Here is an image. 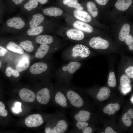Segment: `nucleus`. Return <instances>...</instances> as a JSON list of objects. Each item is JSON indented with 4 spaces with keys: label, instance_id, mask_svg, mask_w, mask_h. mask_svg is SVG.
Returning <instances> with one entry per match:
<instances>
[{
    "label": "nucleus",
    "instance_id": "f257e3e1",
    "mask_svg": "<svg viewBox=\"0 0 133 133\" xmlns=\"http://www.w3.org/2000/svg\"><path fill=\"white\" fill-rule=\"evenodd\" d=\"M70 123L64 111H56L48 121L45 129L46 133H64L67 132Z\"/></svg>",
    "mask_w": 133,
    "mask_h": 133
},
{
    "label": "nucleus",
    "instance_id": "f03ea898",
    "mask_svg": "<svg viewBox=\"0 0 133 133\" xmlns=\"http://www.w3.org/2000/svg\"><path fill=\"white\" fill-rule=\"evenodd\" d=\"M62 89L66 97L71 108L75 110L83 107L84 102L83 99L72 88L63 87Z\"/></svg>",
    "mask_w": 133,
    "mask_h": 133
},
{
    "label": "nucleus",
    "instance_id": "7ed1b4c3",
    "mask_svg": "<svg viewBox=\"0 0 133 133\" xmlns=\"http://www.w3.org/2000/svg\"><path fill=\"white\" fill-rule=\"evenodd\" d=\"M52 102L54 105L60 108L63 111L71 108L66 97L61 88H54Z\"/></svg>",
    "mask_w": 133,
    "mask_h": 133
},
{
    "label": "nucleus",
    "instance_id": "20e7f679",
    "mask_svg": "<svg viewBox=\"0 0 133 133\" xmlns=\"http://www.w3.org/2000/svg\"><path fill=\"white\" fill-rule=\"evenodd\" d=\"M54 88L44 87L37 92L36 95L37 100L40 104L42 105L48 104L52 102V99Z\"/></svg>",
    "mask_w": 133,
    "mask_h": 133
},
{
    "label": "nucleus",
    "instance_id": "39448f33",
    "mask_svg": "<svg viewBox=\"0 0 133 133\" xmlns=\"http://www.w3.org/2000/svg\"><path fill=\"white\" fill-rule=\"evenodd\" d=\"M45 120L43 116L39 114H34L30 115L26 117L25 121L26 125L29 127H34L41 126Z\"/></svg>",
    "mask_w": 133,
    "mask_h": 133
},
{
    "label": "nucleus",
    "instance_id": "423d86ee",
    "mask_svg": "<svg viewBox=\"0 0 133 133\" xmlns=\"http://www.w3.org/2000/svg\"><path fill=\"white\" fill-rule=\"evenodd\" d=\"M87 122L74 121L72 124V127L68 133H75L77 130L81 131L83 133H92V130L88 126Z\"/></svg>",
    "mask_w": 133,
    "mask_h": 133
},
{
    "label": "nucleus",
    "instance_id": "0eeeda50",
    "mask_svg": "<svg viewBox=\"0 0 133 133\" xmlns=\"http://www.w3.org/2000/svg\"><path fill=\"white\" fill-rule=\"evenodd\" d=\"M89 44L92 48L99 49L105 50L108 48L109 45V42L100 37H94L90 40Z\"/></svg>",
    "mask_w": 133,
    "mask_h": 133
},
{
    "label": "nucleus",
    "instance_id": "6e6552de",
    "mask_svg": "<svg viewBox=\"0 0 133 133\" xmlns=\"http://www.w3.org/2000/svg\"><path fill=\"white\" fill-rule=\"evenodd\" d=\"M68 114L74 121H77L87 122L91 116L90 113L85 110H81L78 112L72 111Z\"/></svg>",
    "mask_w": 133,
    "mask_h": 133
},
{
    "label": "nucleus",
    "instance_id": "1a4fd4ad",
    "mask_svg": "<svg viewBox=\"0 0 133 133\" xmlns=\"http://www.w3.org/2000/svg\"><path fill=\"white\" fill-rule=\"evenodd\" d=\"M72 55L74 57L80 56L81 58L87 57L90 53L89 48L86 46L78 44L74 46L72 49Z\"/></svg>",
    "mask_w": 133,
    "mask_h": 133
},
{
    "label": "nucleus",
    "instance_id": "9d476101",
    "mask_svg": "<svg viewBox=\"0 0 133 133\" xmlns=\"http://www.w3.org/2000/svg\"><path fill=\"white\" fill-rule=\"evenodd\" d=\"M20 99L25 102H32L36 99V95L33 91L27 88L21 89L19 92Z\"/></svg>",
    "mask_w": 133,
    "mask_h": 133
},
{
    "label": "nucleus",
    "instance_id": "9b49d317",
    "mask_svg": "<svg viewBox=\"0 0 133 133\" xmlns=\"http://www.w3.org/2000/svg\"><path fill=\"white\" fill-rule=\"evenodd\" d=\"M48 67L47 65L43 62H37L34 63L31 66L30 71L34 74H38L46 71Z\"/></svg>",
    "mask_w": 133,
    "mask_h": 133
},
{
    "label": "nucleus",
    "instance_id": "f8f14e48",
    "mask_svg": "<svg viewBox=\"0 0 133 133\" xmlns=\"http://www.w3.org/2000/svg\"><path fill=\"white\" fill-rule=\"evenodd\" d=\"M6 24L8 26L17 29L22 28L25 24L21 18L17 17H13L9 19L7 21Z\"/></svg>",
    "mask_w": 133,
    "mask_h": 133
},
{
    "label": "nucleus",
    "instance_id": "ddd939ff",
    "mask_svg": "<svg viewBox=\"0 0 133 133\" xmlns=\"http://www.w3.org/2000/svg\"><path fill=\"white\" fill-rule=\"evenodd\" d=\"M67 37L70 39L77 41L83 39L84 37L83 33L82 31L74 29H71L66 32Z\"/></svg>",
    "mask_w": 133,
    "mask_h": 133
},
{
    "label": "nucleus",
    "instance_id": "4468645a",
    "mask_svg": "<svg viewBox=\"0 0 133 133\" xmlns=\"http://www.w3.org/2000/svg\"><path fill=\"white\" fill-rule=\"evenodd\" d=\"M73 26L77 29L87 33H91L93 31V28L91 25L80 21H75L73 24Z\"/></svg>",
    "mask_w": 133,
    "mask_h": 133
},
{
    "label": "nucleus",
    "instance_id": "2eb2a0df",
    "mask_svg": "<svg viewBox=\"0 0 133 133\" xmlns=\"http://www.w3.org/2000/svg\"><path fill=\"white\" fill-rule=\"evenodd\" d=\"M74 15L77 19L84 22H89L91 20L90 15L86 12L83 10H75L74 11Z\"/></svg>",
    "mask_w": 133,
    "mask_h": 133
},
{
    "label": "nucleus",
    "instance_id": "dca6fc26",
    "mask_svg": "<svg viewBox=\"0 0 133 133\" xmlns=\"http://www.w3.org/2000/svg\"><path fill=\"white\" fill-rule=\"evenodd\" d=\"M80 63L77 62H71L69 63L66 66H63L62 68L63 70L67 71L69 73H74L80 67Z\"/></svg>",
    "mask_w": 133,
    "mask_h": 133
},
{
    "label": "nucleus",
    "instance_id": "f3484780",
    "mask_svg": "<svg viewBox=\"0 0 133 133\" xmlns=\"http://www.w3.org/2000/svg\"><path fill=\"white\" fill-rule=\"evenodd\" d=\"M120 108V106L118 103H110L106 106L103 111L104 113L110 115L114 114L116 112L119 110Z\"/></svg>",
    "mask_w": 133,
    "mask_h": 133
},
{
    "label": "nucleus",
    "instance_id": "a211bd4d",
    "mask_svg": "<svg viewBox=\"0 0 133 133\" xmlns=\"http://www.w3.org/2000/svg\"><path fill=\"white\" fill-rule=\"evenodd\" d=\"M44 19V17L41 14H37L33 16V18L29 22L31 28L37 27L42 23Z\"/></svg>",
    "mask_w": 133,
    "mask_h": 133
},
{
    "label": "nucleus",
    "instance_id": "6ab92c4d",
    "mask_svg": "<svg viewBox=\"0 0 133 133\" xmlns=\"http://www.w3.org/2000/svg\"><path fill=\"white\" fill-rule=\"evenodd\" d=\"M130 26L127 23L124 24L122 27L119 32L118 38L119 40L124 41L126 39L129 35Z\"/></svg>",
    "mask_w": 133,
    "mask_h": 133
},
{
    "label": "nucleus",
    "instance_id": "aec40b11",
    "mask_svg": "<svg viewBox=\"0 0 133 133\" xmlns=\"http://www.w3.org/2000/svg\"><path fill=\"white\" fill-rule=\"evenodd\" d=\"M110 91L106 87L101 88L97 94V98L99 100L102 101L107 99L110 96Z\"/></svg>",
    "mask_w": 133,
    "mask_h": 133
},
{
    "label": "nucleus",
    "instance_id": "412c9836",
    "mask_svg": "<svg viewBox=\"0 0 133 133\" xmlns=\"http://www.w3.org/2000/svg\"><path fill=\"white\" fill-rule=\"evenodd\" d=\"M132 0H118L115 5L116 7L121 11L126 10L131 5Z\"/></svg>",
    "mask_w": 133,
    "mask_h": 133
},
{
    "label": "nucleus",
    "instance_id": "4be33fe9",
    "mask_svg": "<svg viewBox=\"0 0 133 133\" xmlns=\"http://www.w3.org/2000/svg\"><path fill=\"white\" fill-rule=\"evenodd\" d=\"M43 12L46 15L56 17L61 15L63 13V11L59 8L50 7L44 9L43 10Z\"/></svg>",
    "mask_w": 133,
    "mask_h": 133
},
{
    "label": "nucleus",
    "instance_id": "5701e85b",
    "mask_svg": "<svg viewBox=\"0 0 133 133\" xmlns=\"http://www.w3.org/2000/svg\"><path fill=\"white\" fill-rule=\"evenodd\" d=\"M30 63L29 60L26 58L22 59L16 66V69L20 72L27 69L29 66Z\"/></svg>",
    "mask_w": 133,
    "mask_h": 133
},
{
    "label": "nucleus",
    "instance_id": "b1692460",
    "mask_svg": "<svg viewBox=\"0 0 133 133\" xmlns=\"http://www.w3.org/2000/svg\"><path fill=\"white\" fill-rule=\"evenodd\" d=\"M133 118V109H130L125 113L122 117V120L125 125L127 127H130L132 123L131 119Z\"/></svg>",
    "mask_w": 133,
    "mask_h": 133
},
{
    "label": "nucleus",
    "instance_id": "393cba45",
    "mask_svg": "<svg viewBox=\"0 0 133 133\" xmlns=\"http://www.w3.org/2000/svg\"><path fill=\"white\" fill-rule=\"evenodd\" d=\"M36 41L37 43L41 44H48L52 43L53 40V37L51 36L41 35L36 37Z\"/></svg>",
    "mask_w": 133,
    "mask_h": 133
},
{
    "label": "nucleus",
    "instance_id": "a878e982",
    "mask_svg": "<svg viewBox=\"0 0 133 133\" xmlns=\"http://www.w3.org/2000/svg\"><path fill=\"white\" fill-rule=\"evenodd\" d=\"M49 48V46L47 44H41L35 53V57L38 58L43 57L47 53Z\"/></svg>",
    "mask_w": 133,
    "mask_h": 133
},
{
    "label": "nucleus",
    "instance_id": "bb28decb",
    "mask_svg": "<svg viewBox=\"0 0 133 133\" xmlns=\"http://www.w3.org/2000/svg\"><path fill=\"white\" fill-rule=\"evenodd\" d=\"M6 48L10 50L20 54H22L24 52L22 49L13 42H10L8 43Z\"/></svg>",
    "mask_w": 133,
    "mask_h": 133
},
{
    "label": "nucleus",
    "instance_id": "cd10ccee",
    "mask_svg": "<svg viewBox=\"0 0 133 133\" xmlns=\"http://www.w3.org/2000/svg\"><path fill=\"white\" fill-rule=\"evenodd\" d=\"M88 11L94 17H96L98 14V11L95 4L93 2H88L86 4Z\"/></svg>",
    "mask_w": 133,
    "mask_h": 133
},
{
    "label": "nucleus",
    "instance_id": "c85d7f7f",
    "mask_svg": "<svg viewBox=\"0 0 133 133\" xmlns=\"http://www.w3.org/2000/svg\"><path fill=\"white\" fill-rule=\"evenodd\" d=\"M19 46L23 49L29 52L32 51L34 49L32 42L29 40H26L21 42Z\"/></svg>",
    "mask_w": 133,
    "mask_h": 133
},
{
    "label": "nucleus",
    "instance_id": "c756f323",
    "mask_svg": "<svg viewBox=\"0 0 133 133\" xmlns=\"http://www.w3.org/2000/svg\"><path fill=\"white\" fill-rule=\"evenodd\" d=\"M44 28L42 26L30 29L28 30L27 34L29 35H35L41 33L43 31Z\"/></svg>",
    "mask_w": 133,
    "mask_h": 133
},
{
    "label": "nucleus",
    "instance_id": "7c9ffc66",
    "mask_svg": "<svg viewBox=\"0 0 133 133\" xmlns=\"http://www.w3.org/2000/svg\"><path fill=\"white\" fill-rule=\"evenodd\" d=\"M116 82L115 73L113 72H111L109 74L108 84L110 87H114L116 86Z\"/></svg>",
    "mask_w": 133,
    "mask_h": 133
},
{
    "label": "nucleus",
    "instance_id": "2f4dec72",
    "mask_svg": "<svg viewBox=\"0 0 133 133\" xmlns=\"http://www.w3.org/2000/svg\"><path fill=\"white\" fill-rule=\"evenodd\" d=\"M38 4V2L37 0H29L24 4V7L28 11H30L36 8Z\"/></svg>",
    "mask_w": 133,
    "mask_h": 133
},
{
    "label": "nucleus",
    "instance_id": "473e14b6",
    "mask_svg": "<svg viewBox=\"0 0 133 133\" xmlns=\"http://www.w3.org/2000/svg\"><path fill=\"white\" fill-rule=\"evenodd\" d=\"M120 82L122 87H126L130 85L131 81L129 77L126 74H123L120 78Z\"/></svg>",
    "mask_w": 133,
    "mask_h": 133
},
{
    "label": "nucleus",
    "instance_id": "72a5a7b5",
    "mask_svg": "<svg viewBox=\"0 0 133 133\" xmlns=\"http://www.w3.org/2000/svg\"><path fill=\"white\" fill-rule=\"evenodd\" d=\"M68 7L75 8L77 10H82L83 9V7L78 3L77 0H73L67 4Z\"/></svg>",
    "mask_w": 133,
    "mask_h": 133
},
{
    "label": "nucleus",
    "instance_id": "f704fd0d",
    "mask_svg": "<svg viewBox=\"0 0 133 133\" xmlns=\"http://www.w3.org/2000/svg\"><path fill=\"white\" fill-rule=\"evenodd\" d=\"M21 103L19 102H16L14 107L12 108V112L15 114H18L20 112H22V109L21 108Z\"/></svg>",
    "mask_w": 133,
    "mask_h": 133
},
{
    "label": "nucleus",
    "instance_id": "c9c22d12",
    "mask_svg": "<svg viewBox=\"0 0 133 133\" xmlns=\"http://www.w3.org/2000/svg\"><path fill=\"white\" fill-rule=\"evenodd\" d=\"M125 43L129 47V49L131 50H133V38L131 35H129L125 40Z\"/></svg>",
    "mask_w": 133,
    "mask_h": 133
},
{
    "label": "nucleus",
    "instance_id": "e433bc0d",
    "mask_svg": "<svg viewBox=\"0 0 133 133\" xmlns=\"http://www.w3.org/2000/svg\"><path fill=\"white\" fill-rule=\"evenodd\" d=\"M5 107L4 103L0 101V116L5 117L7 116L8 112Z\"/></svg>",
    "mask_w": 133,
    "mask_h": 133
},
{
    "label": "nucleus",
    "instance_id": "4c0bfd02",
    "mask_svg": "<svg viewBox=\"0 0 133 133\" xmlns=\"http://www.w3.org/2000/svg\"><path fill=\"white\" fill-rule=\"evenodd\" d=\"M126 75L130 78H133V66H130L125 71Z\"/></svg>",
    "mask_w": 133,
    "mask_h": 133
},
{
    "label": "nucleus",
    "instance_id": "58836bf2",
    "mask_svg": "<svg viewBox=\"0 0 133 133\" xmlns=\"http://www.w3.org/2000/svg\"><path fill=\"white\" fill-rule=\"evenodd\" d=\"M131 89V86L130 85L129 86L126 87H122L121 91L124 94H126L129 92Z\"/></svg>",
    "mask_w": 133,
    "mask_h": 133
},
{
    "label": "nucleus",
    "instance_id": "ea45409f",
    "mask_svg": "<svg viewBox=\"0 0 133 133\" xmlns=\"http://www.w3.org/2000/svg\"><path fill=\"white\" fill-rule=\"evenodd\" d=\"M8 50L0 46V57L4 56L7 53Z\"/></svg>",
    "mask_w": 133,
    "mask_h": 133
},
{
    "label": "nucleus",
    "instance_id": "a19ab883",
    "mask_svg": "<svg viewBox=\"0 0 133 133\" xmlns=\"http://www.w3.org/2000/svg\"><path fill=\"white\" fill-rule=\"evenodd\" d=\"M13 69L10 67H7L5 71V74L8 77H10L12 75V72Z\"/></svg>",
    "mask_w": 133,
    "mask_h": 133
},
{
    "label": "nucleus",
    "instance_id": "79ce46f5",
    "mask_svg": "<svg viewBox=\"0 0 133 133\" xmlns=\"http://www.w3.org/2000/svg\"><path fill=\"white\" fill-rule=\"evenodd\" d=\"M109 0H95L99 4L101 5H104L108 2Z\"/></svg>",
    "mask_w": 133,
    "mask_h": 133
},
{
    "label": "nucleus",
    "instance_id": "37998d69",
    "mask_svg": "<svg viewBox=\"0 0 133 133\" xmlns=\"http://www.w3.org/2000/svg\"><path fill=\"white\" fill-rule=\"evenodd\" d=\"M105 133H116L110 127H107L105 131Z\"/></svg>",
    "mask_w": 133,
    "mask_h": 133
},
{
    "label": "nucleus",
    "instance_id": "c03bdc74",
    "mask_svg": "<svg viewBox=\"0 0 133 133\" xmlns=\"http://www.w3.org/2000/svg\"><path fill=\"white\" fill-rule=\"evenodd\" d=\"M12 75L15 77H17L19 76V74L17 70L13 69L12 72Z\"/></svg>",
    "mask_w": 133,
    "mask_h": 133
},
{
    "label": "nucleus",
    "instance_id": "a18cd8bd",
    "mask_svg": "<svg viewBox=\"0 0 133 133\" xmlns=\"http://www.w3.org/2000/svg\"><path fill=\"white\" fill-rule=\"evenodd\" d=\"M12 1L16 4H19L22 3L24 0H12Z\"/></svg>",
    "mask_w": 133,
    "mask_h": 133
},
{
    "label": "nucleus",
    "instance_id": "49530a36",
    "mask_svg": "<svg viewBox=\"0 0 133 133\" xmlns=\"http://www.w3.org/2000/svg\"><path fill=\"white\" fill-rule=\"evenodd\" d=\"M37 1L40 2L41 4H44L47 2L48 0H37Z\"/></svg>",
    "mask_w": 133,
    "mask_h": 133
},
{
    "label": "nucleus",
    "instance_id": "de8ad7c7",
    "mask_svg": "<svg viewBox=\"0 0 133 133\" xmlns=\"http://www.w3.org/2000/svg\"><path fill=\"white\" fill-rule=\"evenodd\" d=\"M73 0H63V3L65 5H66L68 3Z\"/></svg>",
    "mask_w": 133,
    "mask_h": 133
},
{
    "label": "nucleus",
    "instance_id": "09e8293b",
    "mask_svg": "<svg viewBox=\"0 0 133 133\" xmlns=\"http://www.w3.org/2000/svg\"><path fill=\"white\" fill-rule=\"evenodd\" d=\"M131 101L132 102V103H133V96H132V98H131Z\"/></svg>",
    "mask_w": 133,
    "mask_h": 133
},
{
    "label": "nucleus",
    "instance_id": "8fccbe9b",
    "mask_svg": "<svg viewBox=\"0 0 133 133\" xmlns=\"http://www.w3.org/2000/svg\"><path fill=\"white\" fill-rule=\"evenodd\" d=\"M1 64L0 61V68L1 67Z\"/></svg>",
    "mask_w": 133,
    "mask_h": 133
}]
</instances>
